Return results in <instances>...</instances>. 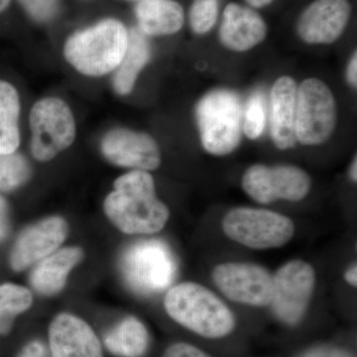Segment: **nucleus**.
<instances>
[{
  "mask_svg": "<svg viewBox=\"0 0 357 357\" xmlns=\"http://www.w3.org/2000/svg\"><path fill=\"white\" fill-rule=\"evenodd\" d=\"M114 187L103 208L117 229L128 234H152L164 229L170 211L157 197L149 173L131 171L116 178Z\"/></svg>",
  "mask_w": 357,
  "mask_h": 357,
  "instance_id": "1",
  "label": "nucleus"
},
{
  "mask_svg": "<svg viewBox=\"0 0 357 357\" xmlns=\"http://www.w3.org/2000/svg\"><path fill=\"white\" fill-rule=\"evenodd\" d=\"M164 306L174 321L201 337H225L236 326L229 307L208 288L192 282L170 289Z\"/></svg>",
  "mask_w": 357,
  "mask_h": 357,
  "instance_id": "2",
  "label": "nucleus"
},
{
  "mask_svg": "<svg viewBox=\"0 0 357 357\" xmlns=\"http://www.w3.org/2000/svg\"><path fill=\"white\" fill-rule=\"evenodd\" d=\"M128 44L126 26L119 20H105L72 35L65 45V58L82 74L100 77L116 70Z\"/></svg>",
  "mask_w": 357,
  "mask_h": 357,
  "instance_id": "3",
  "label": "nucleus"
},
{
  "mask_svg": "<svg viewBox=\"0 0 357 357\" xmlns=\"http://www.w3.org/2000/svg\"><path fill=\"white\" fill-rule=\"evenodd\" d=\"M202 145L206 152L225 156L238 146L243 133V105L229 89H213L196 107Z\"/></svg>",
  "mask_w": 357,
  "mask_h": 357,
  "instance_id": "4",
  "label": "nucleus"
},
{
  "mask_svg": "<svg viewBox=\"0 0 357 357\" xmlns=\"http://www.w3.org/2000/svg\"><path fill=\"white\" fill-rule=\"evenodd\" d=\"M337 107L330 86L317 77L297 86L296 140L305 146H319L330 139L337 126Z\"/></svg>",
  "mask_w": 357,
  "mask_h": 357,
  "instance_id": "5",
  "label": "nucleus"
},
{
  "mask_svg": "<svg viewBox=\"0 0 357 357\" xmlns=\"http://www.w3.org/2000/svg\"><path fill=\"white\" fill-rule=\"evenodd\" d=\"M121 269L129 287L147 295L170 286L177 265L168 245L153 239L139 241L126 249L121 256Z\"/></svg>",
  "mask_w": 357,
  "mask_h": 357,
  "instance_id": "6",
  "label": "nucleus"
},
{
  "mask_svg": "<svg viewBox=\"0 0 357 357\" xmlns=\"http://www.w3.org/2000/svg\"><path fill=\"white\" fill-rule=\"evenodd\" d=\"M225 234L236 243L253 249L278 248L295 234L293 220L276 211L236 208L222 220Z\"/></svg>",
  "mask_w": 357,
  "mask_h": 357,
  "instance_id": "7",
  "label": "nucleus"
},
{
  "mask_svg": "<svg viewBox=\"0 0 357 357\" xmlns=\"http://www.w3.org/2000/svg\"><path fill=\"white\" fill-rule=\"evenodd\" d=\"M31 153L40 162L50 161L69 148L76 137V122L69 105L57 98H47L30 112Z\"/></svg>",
  "mask_w": 357,
  "mask_h": 357,
  "instance_id": "8",
  "label": "nucleus"
},
{
  "mask_svg": "<svg viewBox=\"0 0 357 357\" xmlns=\"http://www.w3.org/2000/svg\"><path fill=\"white\" fill-rule=\"evenodd\" d=\"M311 187L310 176L296 166L257 164L249 167L243 178L244 192L262 204L279 199L302 201L309 194Z\"/></svg>",
  "mask_w": 357,
  "mask_h": 357,
  "instance_id": "9",
  "label": "nucleus"
},
{
  "mask_svg": "<svg viewBox=\"0 0 357 357\" xmlns=\"http://www.w3.org/2000/svg\"><path fill=\"white\" fill-rule=\"evenodd\" d=\"M211 277L220 292L234 302L265 307L273 300V276L260 265L223 263L213 269Z\"/></svg>",
  "mask_w": 357,
  "mask_h": 357,
  "instance_id": "10",
  "label": "nucleus"
},
{
  "mask_svg": "<svg viewBox=\"0 0 357 357\" xmlns=\"http://www.w3.org/2000/svg\"><path fill=\"white\" fill-rule=\"evenodd\" d=\"M271 306L284 323L296 325L306 314L314 293L316 274L309 263L293 260L284 264L273 277Z\"/></svg>",
  "mask_w": 357,
  "mask_h": 357,
  "instance_id": "11",
  "label": "nucleus"
},
{
  "mask_svg": "<svg viewBox=\"0 0 357 357\" xmlns=\"http://www.w3.org/2000/svg\"><path fill=\"white\" fill-rule=\"evenodd\" d=\"M102 152L110 163L133 170H156L161 154L156 141L146 133L115 128L105 134Z\"/></svg>",
  "mask_w": 357,
  "mask_h": 357,
  "instance_id": "12",
  "label": "nucleus"
},
{
  "mask_svg": "<svg viewBox=\"0 0 357 357\" xmlns=\"http://www.w3.org/2000/svg\"><path fill=\"white\" fill-rule=\"evenodd\" d=\"M351 15L349 0H314L301 14L298 34L307 44H332L344 34Z\"/></svg>",
  "mask_w": 357,
  "mask_h": 357,
  "instance_id": "13",
  "label": "nucleus"
},
{
  "mask_svg": "<svg viewBox=\"0 0 357 357\" xmlns=\"http://www.w3.org/2000/svg\"><path fill=\"white\" fill-rule=\"evenodd\" d=\"M68 231L67 222L60 217L45 218L23 230L11 251V267L22 271L41 261L64 243Z\"/></svg>",
  "mask_w": 357,
  "mask_h": 357,
  "instance_id": "14",
  "label": "nucleus"
},
{
  "mask_svg": "<svg viewBox=\"0 0 357 357\" xmlns=\"http://www.w3.org/2000/svg\"><path fill=\"white\" fill-rule=\"evenodd\" d=\"M51 357H103L96 333L74 314H58L49 326Z\"/></svg>",
  "mask_w": 357,
  "mask_h": 357,
  "instance_id": "15",
  "label": "nucleus"
},
{
  "mask_svg": "<svg viewBox=\"0 0 357 357\" xmlns=\"http://www.w3.org/2000/svg\"><path fill=\"white\" fill-rule=\"evenodd\" d=\"M266 35V23L253 9L238 3L225 7L220 28V40L225 48L249 51L262 43Z\"/></svg>",
  "mask_w": 357,
  "mask_h": 357,
  "instance_id": "16",
  "label": "nucleus"
},
{
  "mask_svg": "<svg viewBox=\"0 0 357 357\" xmlns=\"http://www.w3.org/2000/svg\"><path fill=\"white\" fill-rule=\"evenodd\" d=\"M297 84L283 76L275 82L270 93V130L274 144L281 150L295 146V117Z\"/></svg>",
  "mask_w": 357,
  "mask_h": 357,
  "instance_id": "17",
  "label": "nucleus"
},
{
  "mask_svg": "<svg viewBox=\"0 0 357 357\" xmlns=\"http://www.w3.org/2000/svg\"><path fill=\"white\" fill-rule=\"evenodd\" d=\"M79 248H63L39 261L30 275L35 291L45 296L57 294L64 288L68 275L83 259Z\"/></svg>",
  "mask_w": 357,
  "mask_h": 357,
  "instance_id": "18",
  "label": "nucleus"
},
{
  "mask_svg": "<svg viewBox=\"0 0 357 357\" xmlns=\"http://www.w3.org/2000/svg\"><path fill=\"white\" fill-rule=\"evenodd\" d=\"M135 15L140 31L148 36L175 34L185 22L184 9L174 0H140Z\"/></svg>",
  "mask_w": 357,
  "mask_h": 357,
  "instance_id": "19",
  "label": "nucleus"
},
{
  "mask_svg": "<svg viewBox=\"0 0 357 357\" xmlns=\"http://www.w3.org/2000/svg\"><path fill=\"white\" fill-rule=\"evenodd\" d=\"M150 59V47L145 35L139 29L128 31V44L121 64L114 77V88L119 95H128L132 91L138 75Z\"/></svg>",
  "mask_w": 357,
  "mask_h": 357,
  "instance_id": "20",
  "label": "nucleus"
},
{
  "mask_svg": "<svg viewBox=\"0 0 357 357\" xmlns=\"http://www.w3.org/2000/svg\"><path fill=\"white\" fill-rule=\"evenodd\" d=\"M105 347L119 357L144 356L149 344V335L145 326L136 318L128 317L105 333Z\"/></svg>",
  "mask_w": 357,
  "mask_h": 357,
  "instance_id": "21",
  "label": "nucleus"
},
{
  "mask_svg": "<svg viewBox=\"0 0 357 357\" xmlns=\"http://www.w3.org/2000/svg\"><path fill=\"white\" fill-rule=\"evenodd\" d=\"M20 114L17 91L0 79V154L13 153L20 147Z\"/></svg>",
  "mask_w": 357,
  "mask_h": 357,
  "instance_id": "22",
  "label": "nucleus"
},
{
  "mask_svg": "<svg viewBox=\"0 0 357 357\" xmlns=\"http://www.w3.org/2000/svg\"><path fill=\"white\" fill-rule=\"evenodd\" d=\"M31 169L27 160L20 153L0 154V191L17 189L27 182Z\"/></svg>",
  "mask_w": 357,
  "mask_h": 357,
  "instance_id": "23",
  "label": "nucleus"
},
{
  "mask_svg": "<svg viewBox=\"0 0 357 357\" xmlns=\"http://www.w3.org/2000/svg\"><path fill=\"white\" fill-rule=\"evenodd\" d=\"M32 294L28 289L15 284L0 286V321H10L17 314L27 311L32 305Z\"/></svg>",
  "mask_w": 357,
  "mask_h": 357,
  "instance_id": "24",
  "label": "nucleus"
},
{
  "mask_svg": "<svg viewBox=\"0 0 357 357\" xmlns=\"http://www.w3.org/2000/svg\"><path fill=\"white\" fill-rule=\"evenodd\" d=\"M266 103L260 91L249 96L243 110V131L249 139H257L264 132L266 124Z\"/></svg>",
  "mask_w": 357,
  "mask_h": 357,
  "instance_id": "25",
  "label": "nucleus"
},
{
  "mask_svg": "<svg viewBox=\"0 0 357 357\" xmlns=\"http://www.w3.org/2000/svg\"><path fill=\"white\" fill-rule=\"evenodd\" d=\"M218 0H194L190 11V24L197 34H206L217 23Z\"/></svg>",
  "mask_w": 357,
  "mask_h": 357,
  "instance_id": "26",
  "label": "nucleus"
},
{
  "mask_svg": "<svg viewBox=\"0 0 357 357\" xmlns=\"http://www.w3.org/2000/svg\"><path fill=\"white\" fill-rule=\"evenodd\" d=\"M27 13L35 20H51L58 13V0H20Z\"/></svg>",
  "mask_w": 357,
  "mask_h": 357,
  "instance_id": "27",
  "label": "nucleus"
},
{
  "mask_svg": "<svg viewBox=\"0 0 357 357\" xmlns=\"http://www.w3.org/2000/svg\"><path fill=\"white\" fill-rule=\"evenodd\" d=\"M162 357H211L194 345L178 342L170 345Z\"/></svg>",
  "mask_w": 357,
  "mask_h": 357,
  "instance_id": "28",
  "label": "nucleus"
},
{
  "mask_svg": "<svg viewBox=\"0 0 357 357\" xmlns=\"http://www.w3.org/2000/svg\"><path fill=\"white\" fill-rule=\"evenodd\" d=\"M16 357H51V354L43 342L32 340L22 347Z\"/></svg>",
  "mask_w": 357,
  "mask_h": 357,
  "instance_id": "29",
  "label": "nucleus"
},
{
  "mask_svg": "<svg viewBox=\"0 0 357 357\" xmlns=\"http://www.w3.org/2000/svg\"><path fill=\"white\" fill-rule=\"evenodd\" d=\"M8 231V206H7L6 199L0 195V241L6 238Z\"/></svg>",
  "mask_w": 357,
  "mask_h": 357,
  "instance_id": "30",
  "label": "nucleus"
},
{
  "mask_svg": "<svg viewBox=\"0 0 357 357\" xmlns=\"http://www.w3.org/2000/svg\"><path fill=\"white\" fill-rule=\"evenodd\" d=\"M347 79L349 84L354 88H356L357 84V56L356 52H354V56L351 59L349 66H347Z\"/></svg>",
  "mask_w": 357,
  "mask_h": 357,
  "instance_id": "31",
  "label": "nucleus"
},
{
  "mask_svg": "<svg viewBox=\"0 0 357 357\" xmlns=\"http://www.w3.org/2000/svg\"><path fill=\"white\" fill-rule=\"evenodd\" d=\"M357 269L356 264L352 265L349 270H347V273H345V280L349 282L351 286H354L356 287L357 284Z\"/></svg>",
  "mask_w": 357,
  "mask_h": 357,
  "instance_id": "32",
  "label": "nucleus"
},
{
  "mask_svg": "<svg viewBox=\"0 0 357 357\" xmlns=\"http://www.w3.org/2000/svg\"><path fill=\"white\" fill-rule=\"evenodd\" d=\"M249 6L255 7V8H261V7L269 6L273 0H245Z\"/></svg>",
  "mask_w": 357,
  "mask_h": 357,
  "instance_id": "33",
  "label": "nucleus"
},
{
  "mask_svg": "<svg viewBox=\"0 0 357 357\" xmlns=\"http://www.w3.org/2000/svg\"><path fill=\"white\" fill-rule=\"evenodd\" d=\"M326 357H354L351 354L342 349H335L330 352H326Z\"/></svg>",
  "mask_w": 357,
  "mask_h": 357,
  "instance_id": "34",
  "label": "nucleus"
},
{
  "mask_svg": "<svg viewBox=\"0 0 357 357\" xmlns=\"http://www.w3.org/2000/svg\"><path fill=\"white\" fill-rule=\"evenodd\" d=\"M326 352L321 351V349H316V351H312L307 352V354H305L304 356L302 357H326Z\"/></svg>",
  "mask_w": 357,
  "mask_h": 357,
  "instance_id": "35",
  "label": "nucleus"
},
{
  "mask_svg": "<svg viewBox=\"0 0 357 357\" xmlns=\"http://www.w3.org/2000/svg\"><path fill=\"white\" fill-rule=\"evenodd\" d=\"M356 157L354 160V163H352V165L351 167V178L352 181H354V182H356L357 180V174H356Z\"/></svg>",
  "mask_w": 357,
  "mask_h": 357,
  "instance_id": "36",
  "label": "nucleus"
},
{
  "mask_svg": "<svg viewBox=\"0 0 357 357\" xmlns=\"http://www.w3.org/2000/svg\"><path fill=\"white\" fill-rule=\"evenodd\" d=\"M10 1L11 0H0V13L6 10L9 3H10Z\"/></svg>",
  "mask_w": 357,
  "mask_h": 357,
  "instance_id": "37",
  "label": "nucleus"
},
{
  "mask_svg": "<svg viewBox=\"0 0 357 357\" xmlns=\"http://www.w3.org/2000/svg\"><path fill=\"white\" fill-rule=\"evenodd\" d=\"M134 1H140V0H134Z\"/></svg>",
  "mask_w": 357,
  "mask_h": 357,
  "instance_id": "38",
  "label": "nucleus"
}]
</instances>
